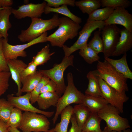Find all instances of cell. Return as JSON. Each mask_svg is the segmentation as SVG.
<instances>
[{
    "label": "cell",
    "mask_w": 132,
    "mask_h": 132,
    "mask_svg": "<svg viewBox=\"0 0 132 132\" xmlns=\"http://www.w3.org/2000/svg\"><path fill=\"white\" fill-rule=\"evenodd\" d=\"M59 18L58 14L56 13L52 18L48 20L31 18V22L29 27L26 30H22L18 38L21 42H29L47 31L57 27L60 23Z\"/></svg>",
    "instance_id": "cell-1"
},
{
    "label": "cell",
    "mask_w": 132,
    "mask_h": 132,
    "mask_svg": "<svg viewBox=\"0 0 132 132\" xmlns=\"http://www.w3.org/2000/svg\"><path fill=\"white\" fill-rule=\"evenodd\" d=\"M59 20L58 29L47 36L46 39L52 46L61 47L68 39H73L77 36L81 26L66 17L60 18Z\"/></svg>",
    "instance_id": "cell-2"
},
{
    "label": "cell",
    "mask_w": 132,
    "mask_h": 132,
    "mask_svg": "<svg viewBox=\"0 0 132 132\" xmlns=\"http://www.w3.org/2000/svg\"><path fill=\"white\" fill-rule=\"evenodd\" d=\"M98 62L96 70L99 76L106 83L120 92L125 93L128 91L127 79L105 60Z\"/></svg>",
    "instance_id": "cell-3"
},
{
    "label": "cell",
    "mask_w": 132,
    "mask_h": 132,
    "mask_svg": "<svg viewBox=\"0 0 132 132\" xmlns=\"http://www.w3.org/2000/svg\"><path fill=\"white\" fill-rule=\"evenodd\" d=\"M67 85L63 95L59 98L56 106V112L52 120L54 124L62 111L66 107L72 104H77L83 103L85 95L75 86L71 73L67 74Z\"/></svg>",
    "instance_id": "cell-4"
},
{
    "label": "cell",
    "mask_w": 132,
    "mask_h": 132,
    "mask_svg": "<svg viewBox=\"0 0 132 132\" xmlns=\"http://www.w3.org/2000/svg\"><path fill=\"white\" fill-rule=\"evenodd\" d=\"M74 58L73 55L65 56L60 63L54 64L52 68L38 70L43 76L48 77L55 82L56 85V92L59 97L64 93L66 87L63 77L64 72L68 66H74Z\"/></svg>",
    "instance_id": "cell-5"
},
{
    "label": "cell",
    "mask_w": 132,
    "mask_h": 132,
    "mask_svg": "<svg viewBox=\"0 0 132 132\" xmlns=\"http://www.w3.org/2000/svg\"><path fill=\"white\" fill-rule=\"evenodd\" d=\"M120 113L116 108L109 104L97 114L105 121L109 129L119 132L131 127L128 120L121 117Z\"/></svg>",
    "instance_id": "cell-6"
},
{
    "label": "cell",
    "mask_w": 132,
    "mask_h": 132,
    "mask_svg": "<svg viewBox=\"0 0 132 132\" xmlns=\"http://www.w3.org/2000/svg\"><path fill=\"white\" fill-rule=\"evenodd\" d=\"M50 122L44 115L24 111L18 128L23 132H41L49 130Z\"/></svg>",
    "instance_id": "cell-7"
},
{
    "label": "cell",
    "mask_w": 132,
    "mask_h": 132,
    "mask_svg": "<svg viewBox=\"0 0 132 132\" xmlns=\"http://www.w3.org/2000/svg\"><path fill=\"white\" fill-rule=\"evenodd\" d=\"M105 26V22L103 21L86 22L79 32V36L75 42L70 47L64 45L62 47L65 56H70L87 44L88 39L92 33L97 29L100 31L102 30Z\"/></svg>",
    "instance_id": "cell-8"
},
{
    "label": "cell",
    "mask_w": 132,
    "mask_h": 132,
    "mask_svg": "<svg viewBox=\"0 0 132 132\" xmlns=\"http://www.w3.org/2000/svg\"><path fill=\"white\" fill-rule=\"evenodd\" d=\"M97 73L101 96L109 104L118 109L120 113H123L124 104L129 100V97L125 93L120 92L109 86L99 76L98 72Z\"/></svg>",
    "instance_id": "cell-9"
},
{
    "label": "cell",
    "mask_w": 132,
    "mask_h": 132,
    "mask_svg": "<svg viewBox=\"0 0 132 132\" xmlns=\"http://www.w3.org/2000/svg\"><path fill=\"white\" fill-rule=\"evenodd\" d=\"M47 33L46 32L37 38L27 43L22 44L13 45L8 42V40L2 39V48L3 53L7 61L17 59L18 57H25L27 56L24 50L33 45L47 41L46 38Z\"/></svg>",
    "instance_id": "cell-10"
},
{
    "label": "cell",
    "mask_w": 132,
    "mask_h": 132,
    "mask_svg": "<svg viewBox=\"0 0 132 132\" xmlns=\"http://www.w3.org/2000/svg\"><path fill=\"white\" fill-rule=\"evenodd\" d=\"M121 29L116 25H105L101 32L104 58L111 56L119 41Z\"/></svg>",
    "instance_id": "cell-11"
},
{
    "label": "cell",
    "mask_w": 132,
    "mask_h": 132,
    "mask_svg": "<svg viewBox=\"0 0 132 132\" xmlns=\"http://www.w3.org/2000/svg\"><path fill=\"white\" fill-rule=\"evenodd\" d=\"M7 100L15 108L21 110L39 113L43 114L47 118L51 117L54 114V111H47L38 109L33 106L30 102L31 93H26L25 94L18 96H14L13 94H9L7 96Z\"/></svg>",
    "instance_id": "cell-12"
},
{
    "label": "cell",
    "mask_w": 132,
    "mask_h": 132,
    "mask_svg": "<svg viewBox=\"0 0 132 132\" xmlns=\"http://www.w3.org/2000/svg\"><path fill=\"white\" fill-rule=\"evenodd\" d=\"M46 5V2L44 1L40 3L35 4L31 3L24 4L18 7L17 9L12 8V13L18 19L27 17L31 18H40L44 13Z\"/></svg>",
    "instance_id": "cell-13"
},
{
    "label": "cell",
    "mask_w": 132,
    "mask_h": 132,
    "mask_svg": "<svg viewBox=\"0 0 132 132\" xmlns=\"http://www.w3.org/2000/svg\"><path fill=\"white\" fill-rule=\"evenodd\" d=\"M104 22L105 25H120L132 32V15L124 7H118L115 8L109 18Z\"/></svg>",
    "instance_id": "cell-14"
},
{
    "label": "cell",
    "mask_w": 132,
    "mask_h": 132,
    "mask_svg": "<svg viewBox=\"0 0 132 132\" xmlns=\"http://www.w3.org/2000/svg\"><path fill=\"white\" fill-rule=\"evenodd\" d=\"M11 78L18 87L17 96H21L22 84L21 82L20 74L21 72L28 65L22 60L17 59L7 61Z\"/></svg>",
    "instance_id": "cell-15"
},
{
    "label": "cell",
    "mask_w": 132,
    "mask_h": 132,
    "mask_svg": "<svg viewBox=\"0 0 132 132\" xmlns=\"http://www.w3.org/2000/svg\"><path fill=\"white\" fill-rule=\"evenodd\" d=\"M119 41L111 56H118L124 54L132 47V32L125 28L121 29Z\"/></svg>",
    "instance_id": "cell-16"
},
{
    "label": "cell",
    "mask_w": 132,
    "mask_h": 132,
    "mask_svg": "<svg viewBox=\"0 0 132 132\" xmlns=\"http://www.w3.org/2000/svg\"><path fill=\"white\" fill-rule=\"evenodd\" d=\"M126 53L123 55L121 58L114 59L109 58L105 60L110 64L119 72L127 79H132V72L130 69L127 61Z\"/></svg>",
    "instance_id": "cell-17"
},
{
    "label": "cell",
    "mask_w": 132,
    "mask_h": 132,
    "mask_svg": "<svg viewBox=\"0 0 132 132\" xmlns=\"http://www.w3.org/2000/svg\"><path fill=\"white\" fill-rule=\"evenodd\" d=\"M90 112L97 113L109 104L101 96H95L85 95L83 103Z\"/></svg>",
    "instance_id": "cell-18"
},
{
    "label": "cell",
    "mask_w": 132,
    "mask_h": 132,
    "mask_svg": "<svg viewBox=\"0 0 132 132\" xmlns=\"http://www.w3.org/2000/svg\"><path fill=\"white\" fill-rule=\"evenodd\" d=\"M59 98L56 92H45L39 95L36 102L40 110H45L52 106L56 107Z\"/></svg>",
    "instance_id": "cell-19"
},
{
    "label": "cell",
    "mask_w": 132,
    "mask_h": 132,
    "mask_svg": "<svg viewBox=\"0 0 132 132\" xmlns=\"http://www.w3.org/2000/svg\"><path fill=\"white\" fill-rule=\"evenodd\" d=\"M11 7L0 10V35L4 39L8 40V31L11 27L9 17L12 13Z\"/></svg>",
    "instance_id": "cell-20"
},
{
    "label": "cell",
    "mask_w": 132,
    "mask_h": 132,
    "mask_svg": "<svg viewBox=\"0 0 132 132\" xmlns=\"http://www.w3.org/2000/svg\"><path fill=\"white\" fill-rule=\"evenodd\" d=\"M87 77L88 80V84L85 91V94L92 96H101L97 70L89 72L87 75Z\"/></svg>",
    "instance_id": "cell-21"
},
{
    "label": "cell",
    "mask_w": 132,
    "mask_h": 132,
    "mask_svg": "<svg viewBox=\"0 0 132 132\" xmlns=\"http://www.w3.org/2000/svg\"><path fill=\"white\" fill-rule=\"evenodd\" d=\"M43 76L38 71L33 74L21 78L22 84L21 91L22 92H31L39 82Z\"/></svg>",
    "instance_id": "cell-22"
},
{
    "label": "cell",
    "mask_w": 132,
    "mask_h": 132,
    "mask_svg": "<svg viewBox=\"0 0 132 132\" xmlns=\"http://www.w3.org/2000/svg\"><path fill=\"white\" fill-rule=\"evenodd\" d=\"M73 107L70 105L62 110L60 114V121L54 128L55 132H67L68 126L73 114Z\"/></svg>",
    "instance_id": "cell-23"
},
{
    "label": "cell",
    "mask_w": 132,
    "mask_h": 132,
    "mask_svg": "<svg viewBox=\"0 0 132 132\" xmlns=\"http://www.w3.org/2000/svg\"><path fill=\"white\" fill-rule=\"evenodd\" d=\"M102 120L97 113L90 112L88 118L82 129V132H102L100 127Z\"/></svg>",
    "instance_id": "cell-24"
},
{
    "label": "cell",
    "mask_w": 132,
    "mask_h": 132,
    "mask_svg": "<svg viewBox=\"0 0 132 132\" xmlns=\"http://www.w3.org/2000/svg\"><path fill=\"white\" fill-rule=\"evenodd\" d=\"M73 112L78 126L82 129L89 116L90 113V110L82 103L74 106Z\"/></svg>",
    "instance_id": "cell-25"
},
{
    "label": "cell",
    "mask_w": 132,
    "mask_h": 132,
    "mask_svg": "<svg viewBox=\"0 0 132 132\" xmlns=\"http://www.w3.org/2000/svg\"><path fill=\"white\" fill-rule=\"evenodd\" d=\"M51 12L63 15L78 24L82 22L81 18L71 12L68 8L67 5H63L57 8L50 7L46 5L44 9V13L47 14Z\"/></svg>",
    "instance_id": "cell-26"
},
{
    "label": "cell",
    "mask_w": 132,
    "mask_h": 132,
    "mask_svg": "<svg viewBox=\"0 0 132 132\" xmlns=\"http://www.w3.org/2000/svg\"><path fill=\"white\" fill-rule=\"evenodd\" d=\"M115 9L114 8L106 7L97 9L88 15L86 22L105 21L109 18Z\"/></svg>",
    "instance_id": "cell-27"
},
{
    "label": "cell",
    "mask_w": 132,
    "mask_h": 132,
    "mask_svg": "<svg viewBox=\"0 0 132 132\" xmlns=\"http://www.w3.org/2000/svg\"><path fill=\"white\" fill-rule=\"evenodd\" d=\"M75 6L78 7L83 13L89 15L101 6L99 0H81L75 1Z\"/></svg>",
    "instance_id": "cell-28"
},
{
    "label": "cell",
    "mask_w": 132,
    "mask_h": 132,
    "mask_svg": "<svg viewBox=\"0 0 132 132\" xmlns=\"http://www.w3.org/2000/svg\"><path fill=\"white\" fill-rule=\"evenodd\" d=\"M55 53V52L50 53L49 45L47 44L33 57L32 61L37 66L43 65L49 60Z\"/></svg>",
    "instance_id": "cell-29"
},
{
    "label": "cell",
    "mask_w": 132,
    "mask_h": 132,
    "mask_svg": "<svg viewBox=\"0 0 132 132\" xmlns=\"http://www.w3.org/2000/svg\"><path fill=\"white\" fill-rule=\"evenodd\" d=\"M79 50V55L88 64L99 61L100 58L98 54L89 47L88 44Z\"/></svg>",
    "instance_id": "cell-30"
},
{
    "label": "cell",
    "mask_w": 132,
    "mask_h": 132,
    "mask_svg": "<svg viewBox=\"0 0 132 132\" xmlns=\"http://www.w3.org/2000/svg\"><path fill=\"white\" fill-rule=\"evenodd\" d=\"M101 33L99 30L95 32L93 37L88 44V46L98 54L103 53L104 50L103 43L100 36Z\"/></svg>",
    "instance_id": "cell-31"
},
{
    "label": "cell",
    "mask_w": 132,
    "mask_h": 132,
    "mask_svg": "<svg viewBox=\"0 0 132 132\" xmlns=\"http://www.w3.org/2000/svg\"><path fill=\"white\" fill-rule=\"evenodd\" d=\"M14 108L8 100L0 98V120L7 123Z\"/></svg>",
    "instance_id": "cell-32"
},
{
    "label": "cell",
    "mask_w": 132,
    "mask_h": 132,
    "mask_svg": "<svg viewBox=\"0 0 132 132\" xmlns=\"http://www.w3.org/2000/svg\"><path fill=\"white\" fill-rule=\"evenodd\" d=\"M22 114L21 110L17 108H14L6 123L8 127L18 128L22 120Z\"/></svg>",
    "instance_id": "cell-33"
},
{
    "label": "cell",
    "mask_w": 132,
    "mask_h": 132,
    "mask_svg": "<svg viewBox=\"0 0 132 132\" xmlns=\"http://www.w3.org/2000/svg\"><path fill=\"white\" fill-rule=\"evenodd\" d=\"M102 7H110L115 8L118 7L125 8L131 5V2L128 0H100Z\"/></svg>",
    "instance_id": "cell-34"
},
{
    "label": "cell",
    "mask_w": 132,
    "mask_h": 132,
    "mask_svg": "<svg viewBox=\"0 0 132 132\" xmlns=\"http://www.w3.org/2000/svg\"><path fill=\"white\" fill-rule=\"evenodd\" d=\"M50 80L48 77L43 76L39 82L33 90L31 92L30 102L32 104L36 102L42 88Z\"/></svg>",
    "instance_id": "cell-35"
},
{
    "label": "cell",
    "mask_w": 132,
    "mask_h": 132,
    "mask_svg": "<svg viewBox=\"0 0 132 132\" xmlns=\"http://www.w3.org/2000/svg\"><path fill=\"white\" fill-rule=\"evenodd\" d=\"M11 76L10 72L0 71V96L4 94L8 89L9 78Z\"/></svg>",
    "instance_id": "cell-36"
},
{
    "label": "cell",
    "mask_w": 132,
    "mask_h": 132,
    "mask_svg": "<svg viewBox=\"0 0 132 132\" xmlns=\"http://www.w3.org/2000/svg\"><path fill=\"white\" fill-rule=\"evenodd\" d=\"M47 6L54 8L58 7L63 5H68L74 7L75 6V0H44Z\"/></svg>",
    "instance_id": "cell-37"
},
{
    "label": "cell",
    "mask_w": 132,
    "mask_h": 132,
    "mask_svg": "<svg viewBox=\"0 0 132 132\" xmlns=\"http://www.w3.org/2000/svg\"><path fill=\"white\" fill-rule=\"evenodd\" d=\"M2 43V38L0 39V71L9 72V68L3 50Z\"/></svg>",
    "instance_id": "cell-38"
},
{
    "label": "cell",
    "mask_w": 132,
    "mask_h": 132,
    "mask_svg": "<svg viewBox=\"0 0 132 132\" xmlns=\"http://www.w3.org/2000/svg\"><path fill=\"white\" fill-rule=\"evenodd\" d=\"M37 66L33 61L29 63L27 66L21 72V78L35 73L36 71Z\"/></svg>",
    "instance_id": "cell-39"
},
{
    "label": "cell",
    "mask_w": 132,
    "mask_h": 132,
    "mask_svg": "<svg viewBox=\"0 0 132 132\" xmlns=\"http://www.w3.org/2000/svg\"><path fill=\"white\" fill-rule=\"evenodd\" d=\"M56 85L55 82L50 79L42 88L40 94L46 92H56Z\"/></svg>",
    "instance_id": "cell-40"
},
{
    "label": "cell",
    "mask_w": 132,
    "mask_h": 132,
    "mask_svg": "<svg viewBox=\"0 0 132 132\" xmlns=\"http://www.w3.org/2000/svg\"><path fill=\"white\" fill-rule=\"evenodd\" d=\"M71 126L68 132H82V129L78 126L75 115L73 114L70 119Z\"/></svg>",
    "instance_id": "cell-41"
},
{
    "label": "cell",
    "mask_w": 132,
    "mask_h": 132,
    "mask_svg": "<svg viewBox=\"0 0 132 132\" xmlns=\"http://www.w3.org/2000/svg\"><path fill=\"white\" fill-rule=\"evenodd\" d=\"M13 3L12 0H0V8L11 7Z\"/></svg>",
    "instance_id": "cell-42"
},
{
    "label": "cell",
    "mask_w": 132,
    "mask_h": 132,
    "mask_svg": "<svg viewBox=\"0 0 132 132\" xmlns=\"http://www.w3.org/2000/svg\"><path fill=\"white\" fill-rule=\"evenodd\" d=\"M6 123L0 120V132H8Z\"/></svg>",
    "instance_id": "cell-43"
},
{
    "label": "cell",
    "mask_w": 132,
    "mask_h": 132,
    "mask_svg": "<svg viewBox=\"0 0 132 132\" xmlns=\"http://www.w3.org/2000/svg\"><path fill=\"white\" fill-rule=\"evenodd\" d=\"M8 129L9 132H21L17 128L9 127Z\"/></svg>",
    "instance_id": "cell-44"
},
{
    "label": "cell",
    "mask_w": 132,
    "mask_h": 132,
    "mask_svg": "<svg viewBox=\"0 0 132 132\" xmlns=\"http://www.w3.org/2000/svg\"><path fill=\"white\" fill-rule=\"evenodd\" d=\"M102 132H118L117 131H114L111 130L109 129L106 126L105 127L103 130L102 131Z\"/></svg>",
    "instance_id": "cell-45"
},
{
    "label": "cell",
    "mask_w": 132,
    "mask_h": 132,
    "mask_svg": "<svg viewBox=\"0 0 132 132\" xmlns=\"http://www.w3.org/2000/svg\"><path fill=\"white\" fill-rule=\"evenodd\" d=\"M119 132H132V131L129 128H128Z\"/></svg>",
    "instance_id": "cell-46"
},
{
    "label": "cell",
    "mask_w": 132,
    "mask_h": 132,
    "mask_svg": "<svg viewBox=\"0 0 132 132\" xmlns=\"http://www.w3.org/2000/svg\"><path fill=\"white\" fill-rule=\"evenodd\" d=\"M55 132L54 130V128H53L45 132Z\"/></svg>",
    "instance_id": "cell-47"
},
{
    "label": "cell",
    "mask_w": 132,
    "mask_h": 132,
    "mask_svg": "<svg viewBox=\"0 0 132 132\" xmlns=\"http://www.w3.org/2000/svg\"><path fill=\"white\" fill-rule=\"evenodd\" d=\"M2 36L0 35V39H2Z\"/></svg>",
    "instance_id": "cell-48"
},
{
    "label": "cell",
    "mask_w": 132,
    "mask_h": 132,
    "mask_svg": "<svg viewBox=\"0 0 132 132\" xmlns=\"http://www.w3.org/2000/svg\"><path fill=\"white\" fill-rule=\"evenodd\" d=\"M4 8H0V10L2 9H3Z\"/></svg>",
    "instance_id": "cell-49"
},
{
    "label": "cell",
    "mask_w": 132,
    "mask_h": 132,
    "mask_svg": "<svg viewBox=\"0 0 132 132\" xmlns=\"http://www.w3.org/2000/svg\"><path fill=\"white\" fill-rule=\"evenodd\" d=\"M89 132V131H86V132Z\"/></svg>",
    "instance_id": "cell-50"
},
{
    "label": "cell",
    "mask_w": 132,
    "mask_h": 132,
    "mask_svg": "<svg viewBox=\"0 0 132 132\" xmlns=\"http://www.w3.org/2000/svg\"></svg>",
    "instance_id": "cell-51"
}]
</instances>
